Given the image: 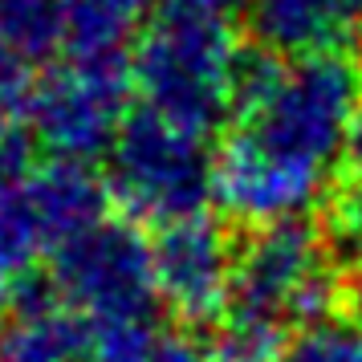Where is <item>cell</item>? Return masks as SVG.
I'll list each match as a JSON object with an SVG mask.
<instances>
[{
	"label": "cell",
	"instance_id": "10",
	"mask_svg": "<svg viewBox=\"0 0 362 362\" xmlns=\"http://www.w3.org/2000/svg\"><path fill=\"white\" fill-rule=\"evenodd\" d=\"M90 334L94 329L53 293V281H37L8 310L0 329V362H86Z\"/></svg>",
	"mask_w": 362,
	"mask_h": 362
},
{
	"label": "cell",
	"instance_id": "1",
	"mask_svg": "<svg viewBox=\"0 0 362 362\" xmlns=\"http://www.w3.org/2000/svg\"><path fill=\"white\" fill-rule=\"evenodd\" d=\"M236 53L240 45L228 17L183 0H159L131 62L143 106L199 134H212L232 115Z\"/></svg>",
	"mask_w": 362,
	"mask_h": 362
},
{
	"label": "cell",
	"instance_id": "19",
	"mask_svg": "<svg viewBox=\"0 0 362 362\" xmlns=\"http://www.w3.org/2000/svg\"><path fill=\"white\" fill-rule=\"evenodd\" d=\"M183 4H196V8H204V13H216V17H245V13H252V4L257 0H183Z\"/></svg>",
	"mask_w": 362,
	"mask_h": 362
},
{
	"label": "cell",
	"instance_id": "3",
	"mask_svg": "<svg viewBox=\"0 0 362 362\" xmlns=\"http://www.w3.org/2000/svg\"><path fill=\"white\" fill-rule=\"evenodd\" d=\"M106 187L134 224H171L204 212L212 196L208 134L183 127L159 110H131L110 143Z\"/></svg>",
	"mask_w": 362,
	"mask_h": 362
},
{
	"label": "cell",
	"instance_id": "20",
	"mask_svg": "<svg viewBox=\"0 0 362 362\" xmlns=\"http://www.w3.org/2000/svg\"><path fill=\"white\" fill-rule=\"evenodd\" d=\"M346 305H350V317H354V326L362 329V264L350 273L346 281Z\"/></svg>",
	"mask_w": 362,
	"mask_h": 362
},
{
	"label": "cell",
	"instance_id": "16",
	"mask_svg": "<svg viewBox=\"0 0 362 362\" xmlns=\"http://www.w3.org/2000/svg\"><path fill=\"white\" fill-rule=\"evenodd\" d=\"M29 98H33L29 62L0 37V134L13 131L21 115H29Z\"/></svg>",
	"mask_w": 362,
	"mask_h": 362
},
{
	"label": "cell",
	"instance_id": "6",
	"mask_svg": "<svg viewBox=\"0 0 362 362\" xmlns=\"http://www.w3.org/2000/svg\"><path fill=\"white\" fill-rule=\"evenodd\" d=\"M131 86L134 74L122 53H69L33 82V134L57 159L94 163L131 115Z\"/></svg>",
	"mask_w": 362,
	"mask_h": 362
},
{
	"label": "cell",
	"instance_id": "9",
	"mask_svg": "<svg viewBox=\"0 0 362 362\" xmlns=\"http://www.w3.org/2000/svg\"><path fill=\"white\" fill-rule=\"evenodd\" d=\"M252 33L281 57L350 49L362 37V0H257Z\"/></svg>",
	"mask_w": 362,
	"mask_h": 362
},
{
	"label": "cell",
	"instance_id": "2",
	"mask_svg": "<svg viewBox=\"0 0 362 362\" xmlns=\"http://www.w3.org/2000/svg\"><path fill=\"white\" fill-rule=\"evenodd\" d=\"M346 285L329 264L326 240L305 216L261 224L236 248V273H232V322L285 329L329 322Z\"/></svg>",
	"mask_w": 362,
	"mask_h": 362
},
{
	"label": "cell",
	"instance_id": "13",
	"mask_svg": "<svg viewBox=\"0 0 362 362\" xmlns=\"http://www.w3.org/2000/svg\"><path fill=\"white\" fill-rule=\"evenodd\" d=\"M159 0H66L69 53H122Z\"/></svg>",
	"mask_w": 362,
	"mask_h": 362
},
{
	"label": "cell",
	"instance_id": "14",
	"mask_svg": "<svg viewBox=\"0 0 362 362\" xmlns=\"http://www.w3.org/2000/svg\"><path fill=\"white\" fill-rule=\"evenodd\" d=\"M0 37L25 62L53 57L66 45V0H0Z\"/></svg>",
	"mask_w": 362,
	"mask_h": 362
},
{
	"label": "cell",
	"instance_id": "17",
	"mask_svg": "<svg viewBox=\"0 0 362 362\" xmlns=\"http://www.w3.org/2000/svg\"><path fill=\"white\" fill-rule=\"evenodd\" d=\"M334 232L354 248H362V175L334 199Z\"/></svg>",
	"mask_w": 362,
	"mask_h": 362
},
{
	"label": "cell",
	"instance_id": "5",
	"mask_svg": "<svg viewBox=\"0 0 362 362\" xmlns=\"http://www.w3.org/2000/svg\"><path fill=\"white\" fill-rule=\"evenodd\" d=\"M53 293L90 329L151 322L159 305L155 248L134 220H102L53 252Z\"/></svg>",
	"mask_w": 362,
	"mask_h": 362
},
{
	"label": "cell",
	"instance_id": "4",
	"mask_svg": "<svg viewBox=\"0 0 362 362\" xmlns=\"http://www.w3.org/2000/svg\"><path fill=\"white\" fill-rule=\"evenodd\" d=\"M362 102V62L350 49L289 57L273 94L236 127L257 134L264 147L310 167L338 163L350 118Z\"/></svg>",
	"mask_w": 362,
	"mask_h": 362
},
{
	"label": "cell",
	"instance_id": "15",
	"mask_svg": "<svg viewBox=\"0 0 362 362\" xmlns=\"http://www.w3.org/2000/svg\"><path fill=\"white\" fill-rule=\"evenodd\" d=\"M277 362H362V329L338 317L297 329V338L281 346Z\"/></svg>",
	"mask_w": 362,
	"mask_h": 362
},
{
	"label": "cell",
	"instance_id": "18",
	"mask_svg": "<svg viewBox=\"0 0 362 362\" xmlns=\"http://www.w3.org/2000/svg\"><path fill=\"white\" fill-rule=\"evenodd\" d=\"M342 159H346V167H350L354 175H362V102H358V110H354V118H350V131H346Z\"/></svg>",
	"mask_w": 362,
	"mask_h": 362
},
{
	"label": "cell",
	"instance_id": "8",
	"mask_svg": "<svg viewBox=\"0 0 362 362\" xmlns=\"http://www.w3.org/2000/svg\"><path fill=\"white\" fill-rule=\"evenodd\" d=\"M155 285L159 305L180 317L183 326L216 322L232 301L236 248L220 220L192 212L163 224L155 240Z\"/></svg>",
	"mask_w": 362,
	"mask_h": 362
},
{
	"label": "cell",
	"instance_id": "7",
	"mask_svg": "<svg viewBox=\"0 0 362 362\" xmlns=\"http://www.w3.org/2000/svg\"><path fill=\"white\" fill-rule=\"evenodd\" d=\"M329 192V171L285 159L245 127L220 143L212 159V199L240 224H277L317 208Z\"/></svg>",
	"mask_w": 362,
	"mask_h": 362
},
{
	"label": "cell",
	"instance_id": "11",
	"mask_svg": "<svg viewBox=\"0 0 362 362\" xmlns=\"http://www.w3.org/2000/svg\"><path fill=\"white\" fill-rule=\"evenodd\" d=\"M53 252L57 248L33 199L29 175L0 183V310H13L21 293L37 285V264Z\"/></svg>",
	"mask_w": 362,
	"mask_h": 362
},
{
	"label": "cell",
	"instance_id": "12",
	"mask_svg": "<svg viewBox=\"0 0 362 362\" xmlns=\"http://www.w3.org/2000/svg\"><path fill=\"white\" fill-rule=\"evenodd\" d=\"M86 362H212V350L187 329L122 322V326H102L90 334Z\"/></svg>",
	"mask_w": 362,
	"mask_h": 362
}]
</instances>
